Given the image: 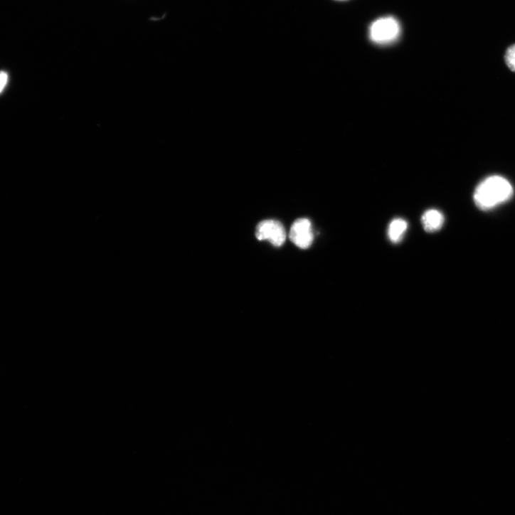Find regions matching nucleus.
<instances>
[{
	"instance_id": "1",
	"label": "nucleus",
	"mask_w": 515,
	"mask_h": 515,
	"mask_svg": "<svg viewBox=\"0 0 515 515\" xmlns=\"http://www.w3.org/2000/svg\"><path fill=\"white\" fill-rule=\"evenodd\" d=\"M513 194V187L508 180L500 176H492L477 186L474 201L477 208L487 211L509 201Z\"/></svg>"
},
{
	"instance_id": "2",
	"label": "nucleus",
	"mask_w": 515,
	"mask_h": 515,
	"mask_svg": "<svg viewBox=\"0 0 515 515\" xmlns=\"http://www.w3.org/2000/svg\"><path fill=\"white\" fill-rule=\"evenodd\" d=\"M401 26L393 17L381 18L374 21L369 28V38L378 45H388L400 37Z\"/></svg>"
},
{
	"instance_id": "5",
	"label": "nucleus",
	"mask_w": 515,
	"mask_h": 515,
	"mask_svg": "<svg viewBox=\"0 0 515 515\" xmlns=\"http://www.w3.org/2000/svg\"><path fill=\"white\" fill-rule=\"evenodd\" d=\"M422 223L424 229L428 233L439 230L443 225L445 218L443 214L437 210L427 211L422 217Z\"/></svg>"
},
{
	"instance_id": "3",
	"label": "nucleus",
	"mask_w": 515,
	"mask_h": 515,
	"mask_svg": "<svg viewBox=\"0 0 515 515\" xmlns=\"http://www.w3.org/2000/svg\"><path fill=\"white\" fill-rule=\"evenodd\" d=\"M255 236L260 240H269L272 245L280 247L286 241L287 233L283 225L275 220H266L256 227Z\"/></svg>"
},
{
	"instance_id": "6",
	"label": "nucleus",
	"mask_w": 515,
	"mask_h": 515,
	"mask_svg": "<svg viewBox=\"0 0 515 515\" xmlns=\"http://www.w3.org/2000/svg\"><path fill=\"white\" fill-rule=\"evenodd\" d=\"M408 229V223L402 218L393 220L388 229V235L391 240L398 243L403 239Z\"/></svg>"
},
{
	"instance_id": "8",
	"label": "nucleus",
	"mask_w": 515,
	"mask_h": 515,
	"mask_svg": "<svg viewBox=\"0 0 515 515\" xmlns=\"http://www.w3.org/2000/svg\"><path fill=\"white\" fill-rule=\"evenodd\" d=\"M9 76L6 73H0V92H1L7 85Z\"/></svg>"
},
{
	"instance_id": "4",
	"label": "nucleus",
	"mask_w": 515,
	"mask_h": 515,
	"mask_svg": "<svg viewBox=\"0 0 515 515\" xmlns=\"http://www.w3.org/2000/svg\"><path fill=\"white\" fill-rule=\"evenodd\" d=\"M290 238L292 242L302 249L309 248L314 240L312 223L307 218L297 219L292 225Z\"/></svg>"
},
{
	"instance_id": "7",
	"label": "nucleus",
	"mask_w": 515,
	"mask_h": 515,
	"mask_svg": "<svg viewBox=\"0 0 515 515\" xmlns=\"http://www.w3.org/2000/svg\"><path fill=\"white\" fill-rule=\"evenodd\" d=\"M505 62L508 68L515 72V45L508 48L505 54Z\"/></svg>"
}]
</instances>
